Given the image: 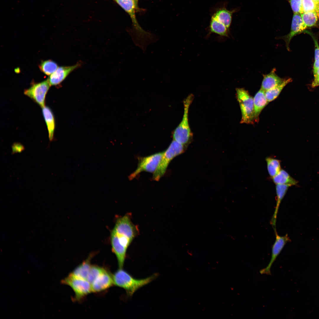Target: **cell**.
<instances>
[{
  "label": "cell",
  "mask_w": 319,
  "mask_h": 319,
  "mask_svg": "<svg viewBox=\"0 0 319 319\" xmlns=\"http://www.w3.org/2000/svg\"><path fill=\"white\" fill-rule=\"evenodd\" d=\"M12 154H14L17 153H21L23 151L25 148L22 144L19 143H14L12 146Z\"/></svg>",
  "instance_id": "obj_29"
},
{
  "label": "cell",
  "mask_w": 319,
  "mask_h": 319,
  "mask_svg": "<svg viewBox=\"0 0 319 319\" xmlns=\"http://www.w3.org/2000/svg\"><path fill=\"white\" fill-rule=\"evenodd\" d=\"M51 85L48 79L38 83H33L24 90V94L38 104L41 108L45 106L46 95Z\"/></svg>",
  "instance_id": "obj_8"
},
{
  "label": "cell",
  "mask_w": 319,
  "mask_h": 319,
  "mask_svg": "<svg viewBox=\"0 0 319 319\" xmlns=\"http://www.w3.org/2000/svg\"><path fill=\"white\" fill-rule=\"evenodd\" d=\"M314 75V79L311 85L312 87H315L319 86V69L317 71Z\"/></svg>",
  "instance_id": "obj_30"
},
{
  "label": "cell",
  "mask_w": 319,
  "mask_h": 319,
  "mask_svg": "<svg viewBox=\"0 0 319 319\" xmlns=\"http://www.w3.org/2000/svg\"><path fill=\"white\" fill-rule=\"evenodd\" d=\"M139 233V229L132 222L130 214L116 219L111 231L110 240L112 250L116 256L119 268H123L128 248Z\"/></svg>",
  "instance_id": "obj_1"
},
{
  "label": "cell",
  "mask_w": 319,
  "mask_h": 319,
  "mask_svg": "<svg viewBox=\"0 0 319 319\" xmlns=\"http://www.w3.org/2000/svg\"><path fill=\"white\" fill-rule=\"evenodd\" d=\"M42 113L47 126L49 139L50 141H52L54 140L55 126L53 113L49 107L46 106L42 108Z\"/></svg>",
  "instance_id": "obj_19"
},
{
  "label": "cell",
  "mask_w": 319,
  "mask_h": 319,
  "mask_svg": "<svg viewBox=\"0 0 319 319\" xmlns=\"http://www.w3.org/2000/svg\"><path fill=\"white\" fill-rule=\"evenodd\" d=\"M276 205L275 211L271 221V224L274 230L276 229V223L277 213L281 203L286 195L289 188L291 186L289 185H276Z\"/></svg>",
  "instance_id": "obj_15"
},
{
  "label": "cell",
  "mask_w": 319,
  "mask_h": 319,
  "mask_svg": "<svg viewBox=\"0 0 319 319\" xmlns=\"http://www.w3.org/2000/svg\"><path fill=\"white\" fill-rule=\"evenodd\" d=\"M94 253H92L88 258L73 270L71 273L77 277L87 280L88 275L92 265L91 261Z\"/></svg>",
  "instance_id": "obj_18"
},
{
  "label": "cell",
  "mask_w": 319,
  "mask_h": 319,
  "mask_svg": "<svg viewBox=\"0 0 319 319\" xmlns=\"http://www.w3.org/2000/svg\"><path fill=\"white\" fill-rule=\"evenodd\" d=\"M317 4L319 5V0H313Z\"/></svg>",
  "instance_id": "obj_34"
},
{
  "label": "cell",
  "mask_w": 319,
  "mask_h": 319,
  "mask_svg": "<svg viewBox=\"0 0 319 319\" xmlns=\"http://www.w3.org/2000/svg\"><path fill=\"white\" fill-rule=\"evenodd\" d=\"M305 29L301 14L294 13L290 32L287 35L282 36L281 38L285 42L286 47L288 51L289 50V43L292 38Z\"/></svg>",
  "instance_id": "obj_13"
},
{
  "label": "cell",
  "mask_w": 319,
  "mask_h": 319,
  "mask_svg": "<svg viewBox=\"0 0 319 319\" xmlns=\"http://www.w3.org/2000/svg\"><path fill=\"white\" fill-rule=\"evenodd\" d=\"M313 39L315 42V61L319 59V46L317 41L316 40L315 38H313Z\"/></svg>",
  "instance_id": "obj_31"
},
{
  "label": "cell",
  "mask_w": 319,
  "mask_h": 319,
  "mask_svg": "<svg viewBox=\"0 0 319 319\" xmlns=\"http://www.w3.org/2000/svg\"><path fill=\"white\" fill-rule=\"evenodd\" d=\"M81 65V62H79L71 66L58 67L48 79L51 86L59 84L71 72L79 67Z\"/></svg>",
  "instance_id": "obj_11"
},
{
  "label": "cell",
  "mask_w": 319,
  "mask_h": 319,
  "mask_svg": "<svg viewBox=\"0 0 319 319\" xmlns=\"http://www.w3.org/2000/svg\"><path fill=\"white\" fill-rule=\"evenodd\" d=\"M275 240L272 246L271 255L270 261L267 266L261 269L260 273L262 274L271 275V269L273 263L280 253L285 245L291 240L287 234L283 236L279 235L276 229L274 230Z\"/></svg>",
  "instance_id": "obj_9"
},
{
  "label": "cell",
  "mask_w": 319,
  "mask_h": 319,
  "mask_svg": "<svg viewBox=\"0 0 319 319\" xmlns=\"http://www.w3.org/2000/svg\"><path fill=\"white\" fill-rule=\"evenodd\" d=\"M234 10L227 9L225 4L219 6L214 9L212 16L224 25L230 30L231 23L232 17Z\"/></svg>",
  "instance_id": "obj_14"
},
{
  "label": "cell",
  "mask_w": 319,
  "mask_h": 319,
  "mask_svg": "<svg viewBox=\"0 0 319 319\" xmlns=\"http://www.w3.org/2000/svg\"><path fill=\"white\" fill-rule=\"evenodd\" d=\"M138 0H134V3H135V6H136V10H137L138 8Z\"/></svg>",
  "instance_id": "obj_33"
},
{
  "label": "cell",
  "mask_w": 319,
  "mask_h": 319,
  "mask_svg": "<svg viewBox=\"0 0 319 319\" xmlns=\"http://www.w3.org/2000/svg\"><path fill=\"white\" fill-rule=\"evenodd\" d=\"M209 33H214L223 36L228 37L229 30L223 24L211 16L209 27Z\"/></svg>",
  "instance_id": "obj_21"
},
{
  "label": "cell",
  "mask_w": 319,
  "mask_h": 319,
  "mask_svg": "<svg viewBox=\"0 0 319 319\" xmlns=\"http://www.w3.org/2000/svg\"><path fill=\"white\" fill-rule=\"evenodd\" d=\"M265 159L268 173L270 177L272 178L276 175L281 169V161L270 157H267Z\"/></svg>",
  "instance_id": "obj_24"
},
{
  "label": "cell",
  "mask_w": 319,
  "mask_h": 319,
  "mask_svg": "<svg viewBox=\"0 0 319 319\" xmlns=\"http://www.w3.org/2000/svg\"><path fill=\"white\" fill-rule=\"evenodd\" d=\"M164 152L156 153L147 157H139L137 168L129 176V179H133L143 171L154 173L160 164Z\"/></svg>",
  "instance_id": "obj_7"
},
{
  "label": "cell",
  "mask_w": 319,
  "mask_h": 319,
  "mask_svg": "<svg viewBox=\"0 0 319 319\" xmlns=\"http://www.w3.org/2000/svg\"><path fill=\"white\" fill-rule=\"evenodd\" d=\"M292 10L294 13H302V0H289Z\"/></svg>",
  "instance_id": "obj_28"
},
{
  "label": "cell",
  "mask_w": 319,
  "mask_h": 319,
  "mask_svg": "<svg viewBox=\"0 0 319 319\" xmlns=\"http://www.w3.org/2000/svg\"><path fill=\"white\" fill-rule=\"evenodd\" d=\"M105 270V269L102 267L97 265H92L88 275L87 280L91 284Z\"/></svg>",
  "instance_id": "obj_26"
},
{
  "label": "cell",
  "mask_w": 319,
  "mask_h": 319,
  "mask_svg": "<svg viewBox=\"0 0 319 319\" xmlns=\"http://www.w3.org/2000/svg\"><path fill=\"white\" fill-rule=\"evenodd\" d=\"M116 2L126 12L131 18L135 32L132 35L136 38L144 36L147 32L139 25L136 19L135 10H136L134 0H115Z\"/></svg>",
  "instance_id": "obj_10"
},
{
  "label": "cell",
  "mask_w": 319,
  "mask_h": 319,
  "mask_svg": "<svg viewBox=\"0 0 319 319\" xmlns=\"http://www.w3.org/2000/svg\"><path fill=\"white\" fill-rule=\"evenodd\" d=\"M292 80L290 78L284 79L281 83L266 91L265 95L268 101V102L272 101L276 98L284 88Z\"/></svg>",
  "instance_id": "obj_22"
},
{
  "label": "cell",
  "mask_w": 319,
  "mask_h": 319,
  "mask_svg": "<svg viewBox=\"0 0 319 319\" xmlns=\"http://www.w3.org/2000/svg\"><path fill=\"white\" fill-rule=\"evenodd\" d=\"M114 285L124 289L130 296L138 289L148 284L157 276L154 274L147 278L136 279L122 268H119L112 275Z\"/></svg>",
  "instance_id": "obj_2"
},
{
  "label": "cell",
  "mask_w": 319,
  "mask_h": 319,
  "mask_svg": "<svg viewBox=\"0 0 319 319\" xmlns=\"http://www.w3.org/2000/svg\"><path fill=\"white\" fill-rule=\"evenodd\" d=\"M114 285L113 275L106 270L91 284L92 292L104 291Z\"/></svg>",
  "instance_id": "obj_12"
},
{
  "label": "cell",
  "mask_w": 319,
  "mask_h": 319,
  "mask_svg": "<svg viewBox=\"0 0 319 319\" xmlns=\"http://www.w3.org/2000/svg\"><path fill=\"white\" fill-rule=\"evenodd\" d=\"M193 96L189 95L183 101L184 113L182 120L174 131L173 139L187 147L191 141L192 137L188 119L190 106L192 102Z\"/></svg>",
  "instance_id": "obj_3"
},
{
  "label": "cell",
  "mask_w": 319,
  "mask_h": 319,
  "mask_svg": "<svg viewBox=\"0 0 319 319\" xmlns=\"http://www.w3.org/2000/svg\"><path fill=\"white\" fill-rule=\"evenodd\" d=\"M300 14L305 29L316 25L319 17L315 12H304Z\"/></svg>",
  "instance_id": "obj_23"
},
{
  "label": "cell",
  "mask_w": 319,
  "mask_h": 319,
  "mask_svg": "<svg viewBox=\"0 0 319 319\" xmlns=\"http://www.w3.org/2000/svg\"><path fill=\"white\" fill-rule=\"evenodd\" d=\"M39 68L43 73L47 75H50L58 68L56 63L51 60H48L41 62L39 65Z\"/></svg>",
  "instance_id": "obj_25"
},
{
  "label": "cell",
  "mask_w": 319,
  "mask_h": 319,
  "mask_svg": "<svg viewBox=\"0 0 319 319\" xmlns=\"http://www.w3.org/2000/svg\"><path fill=\"white\" fill-rule=\"evenodd\" d=\"M265 92V91L260 89L253 98L255 122H258L260 113L269 102L266 99Z\"/></svg>",
  "instance_id": "obj_17"
},
{
  "label": "cell",
  "mask_w": 319,
  "mask_h": 319,
  "mask_svg": "<svg viewBox=\"0 0 319 319\" xmlns=\"http://www.w3.org/2000/svg\"><path fill=\"white\" fill-rule=\"evenodd\" d=\"M271 178L276 185L286 184L292 186L297 185L298 183L286 171L281 169L276 175Z\"/></svg>",
  "instance_id": "obj_20"
},
{
  "label": "cell",
  "mask_w": 319,
  "mask_h": 319,
  "mask_svg": "<svg viewBox=\"0 0 319 319\" xmlns=\"http://www.w3.org/2000/svg\"><path fill=\"white\" fill-rule=\"evenodd\" d=\"M70 286L74 293V300L80 301L92 292L91 284L87 280L75 276L70 274L63 281Z\"/></svg>",
  "instance_id": "obj_6"
},
{
  "label": "cell",
  "mask_w": 319,
  "mask_h": 319,
  "mask_svg": "<svg viewBox=\"0 0 319 319\" xmlns=\"http://www.w3.org/2000/svg\"><path fill=\"white\" fill-rule=\"evenodd\" d=\"M319 69V59L315 61L313 65V72L315 74L317 71Z\"/></svg>",
  "instance_id": "obj_32"
},
{
  "label": "cell",
  "mask_w": 319,
  "mask_h": 319,
  "mask_svg": "<svg viewBox=\"0 0 319 319\" xmlns=\"http://www.w3.org/2000/svg\"><path fill=\"white\" fill-rule=\"evenodd\" d=\"M236 92L242 114L240 123L253 124L255 122L253 98L243 88H237Z\"/></svg>",
  "instance_id": "obj_5"
},
{
  "label": "cell",
  "mask_w": 319,
  "mask_h": 319,
  "mask_svg": "<svg viewBox=\"0 0 319 319\" xmlns=\"http://www.w3.org/2000/svg\"><path fill=\"white\" fill-rule=\"evenodd\" d=\"M275 68L273 69L268 74H263V79L261 89L265 92L281 83L284 79L278 76L276 73Z\"/></svg>",
  "instance_id": "obj_16"
},
{
  "label": "cell",
  "mask_w": 319,
  "mask_h": 319,
  "mask_svg": "<svg viewBox=\"0 0 319 319\" xmlns=\"http://www.w3.org/2000/svg\"><path fill=\"white\" fill-rule=\"evenodd\" d=\"M302 13L315 12L319 17V5L316 4L313 0H302Z\"/></svg>",
  "instance_id": "obj_27"
},
{
  "label": "cell",
  "mask_w": 319,
  "mask_h": 319,
  "mask_svg": "<svg viewBox=\"0 0 319 319\" xmlns=\"http://www.w3.org/2000/svg\"><path fill=\"white\" fill-rule=\"evenodd\" d=\"M186 148L183 145L173 140L164 152L160 164L153 173V180L158 181L165 173L170 161L176 157L183 153Z\"/></svg>",
  "instance_id": "obj_4"
}]
</instances>
